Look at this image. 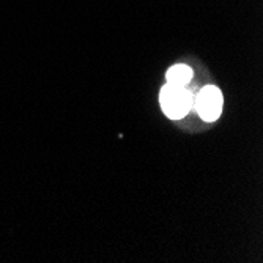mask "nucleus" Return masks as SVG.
Returning a JSON list of instances; mask_svg holds the SVG:
<instances>
[{
    "instance_id": "obj_3",
    "label": "nucleus",
    "mask_w": 263,
    "mask_h": 263,
    "mask_svg": "<svg viewBox=\"0 0 263 263\" xmlns=\"http://www.w3.org/2000/svg\"><path fill=\"white\" fill-rule=\"evenodd\" d=\"M167 84L184 87L191 79H193V69L186 65H175L167 71Z\"/></svg>"
},
{
    "instance_id": "obj_1",
    "label": "nucleus",
    "mask_w": 263,
    "mask_h": 263,
    "mask_svg": "<svg viewBox=\"0 0 263 263\" xmlns=\"http://www.w3.org/2000/svg\"><path fill=\"white\" fill-rule=\"evenodd\" d=\"M159 103L167 117L172 120H180L194 106V98L184 87L165 84L159 93Z\"/></svg>"
},
{
    "instance_id": "obj_2",
    "label": "nucleus",
    "mask_w": 263,
    "mask_h": 263,
    "mask_svg": "<svg viewBox=\"0 0 263 263\" xmlns=\"http://www.w3.org/2000/svg\"><path fill=\"white\" fill-rule=\"evenodd\" d=\"M222 93L218 87L208 85L200 90L194 100V107L205 122H214L222 112Z\"/></svg>"
}]
</instances>
